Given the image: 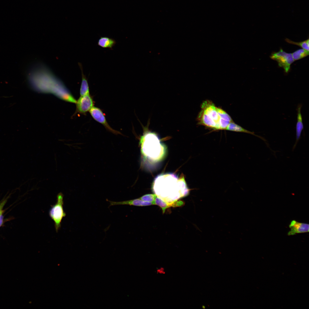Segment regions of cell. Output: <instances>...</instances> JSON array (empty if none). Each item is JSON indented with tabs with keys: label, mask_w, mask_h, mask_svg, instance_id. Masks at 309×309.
<instances>
[{
	"label": "cell",
	"mask_w": 309,
	"mask_h": 309,
	"mask_svg": "<svg viewBox=\"0 0 309 309\" xmlns=\"http://www.w3.org/2000/svg\"><path fill=\"white\" fill-rule=\"evenodd\" d=\"M155 205L160 207L162 209L163 213H164L166 209L171 207H175L182 205L183 204L182 201H174L169 203L164 201L161 198L157 197L155 201Z\"/></svg>",
	"instance_id": "obj_12"
},
{
	"label": "cell",
	"mask_w": 309,
	"mask_h": 309,
	"mask_svg": "<svg viewBox=\"0 0 309 309\" xmlns=\"http://www.w3.org/2000/svg\"><path fill=\"white\" fill-rule=\"evenodd\" d=\"M28 79L35 90L52 93L65 101L76 103L77 101L64 84L46 68L40 67L33 70L29 73Z\"/></svg>",
	"instance_id": "obj_1"
},
{
	"label": "cell",
	"mask_w": 309,
	"mask_h": 309,
	"mask_svg": "<svg viewBox=\"0 0 309 309\" xmlns=\"http://www.w3.org/2000/svg\"><path fill=\"white\" fill-rule=\"evenodd\" d=\"M6 202V199H4L0 202V215L4 212V210L3 209Z\"/></svg>",
	"instance_id": "obj_19"
},
{
	"label": "cell",
	"mask_w": 309,
	"mask_h": 309,
	"mask_svg": "<svg viewBox=\"0 0 309 309\" xmlns=\"http://www.w3.org/2000/svg\"><path fill=\"white\" fill-rule=\"evenodd\" d=\"M309 39L301 42H296L293 41L290 39L286 38L285 39L286 41L291 44L296 45L301 47L302 49L309 51Z\"/></svg>",
	"instance_id": "obj_17"
},
{
	"label": "cell",
	"mask_w": 309,
	"mask_h": 309,
	"mask_svg": "<svg viewBox=\"0 0 309 309\" xmlns=\"http://www.w3.org/2000/svg\"><path fill=\"white\" fill-rule=\"evenodd\" d=\"M64 195L61 193H59L57 196V201L52 205L49 211V215L54 223L56 231L57 232L61 227V223L63 218L66 215L64 208Z\"/></svg>",
	"instance_id": "obj_5"
},
{
	"label": "cell",
	"mask_w": 309,
	"mask_h": 309,
	"mask_svg": "<svg viewBox=\"0 0 309 309\" xmlns=\"http://www.w3.org/2000/svg\"><path fill=\"white\" fill-rule=\"evenodd\" d=\"M78 64L82 74V82L80 90V96H82L90 94L89 89L87 78L83 73L82 65L80 63H78Z\"/></svg>",
	"instance_id": "obj_14"
},
{
	"label": "cell",
	"mask_w": 309,
	"mask_h": 309,
	"mask_svg": "<svg viewBox=\"0 0 309 309\" xmlns=\"http://www.w3.org/2000/svg\"><path fill=\"white\" fill-rule=\"evenodd\" d=\"M289 226L290 230L288 233V235L309 231L308 224L300 223L293 220L290 222Z\"/></svg>",
	"instance_id": "obj_9"
},
{
	"label": "cell",
	"mask_w": 309,
	"mask_h": 309,
	"mask_svg": "<svg viewBox=\"0 0 309 309\" xmlns=\"http://www.w3.org/2000/svg\"><path fill=\"white\" fill-rule=\"evenodd\" d=\"M302 104H298L296 110L297 111V121L296 125V140L293 149L295 148L300 138L302 130L304 129V125L303 123L302 118L301 110L302 106Z\"/></svg>",
	"instance_id": "obj_11"
},
{
	"label": "cell",
	"mask_w": 309,
	"mask_h": 309,
	"mask_svg": "<svg viewBox=\"0 0 309 309\" xmlns=\"http://www.w3.org/2000/svg\"><path fill=\"white\" fill-rule=\"evenodd\" d=\"M76 104V112L85 115L94 106V102L89 94L80 96Z\"/></svg>",
	"instance_id": "obj_7"
},
{
	"label": "cell",
	"mask_w": 309,
	"mask_h": 309,
	"mask_svg": "<svg viewBox=\"0 0 309 309\" xmlns=\"http://www.w3.org/2000/svg\"><path fill=\"white\" fill-rule=\"evenodd\" d=\"M157 273L158 274L163 275L165 273V271L164 268L163 267H161L158 268L156 271Z\"/></svg>",
	"instance_id": "obj_20"
},
{
	"label": "cell",
	"mask_w": 309,
	"mask_h": 309,
	"mask_svg": "<svg viewBox=\"0 0 309 309\" xmlns=\"http://www.w3.org/2000/svg\"><path fill=\"white\" fill-rule=\"evenodd\" d=\"M139 144L141 154L144 160L155 163L165 158L167 147L161 142L156 134L150 132L145 133L140 138Z\"/></svg>",
	"instance_id": "obj_4"
},
{
	"label": "cell",
	"mask_w": 309,
	"mask_h": 309,
	"mask_svg": "<svg viewBox=\"0 0 309 309\" xmlns=\"http://www.w3.org/2000/svg\"><path fill=\"white\" fill-rule=\"evenodd\" d=\"M198 116L199 124L215 130H225L233 120L225 110L216 107L211 101H204Z\"/></svg>",
	"instance_id": "obj_3"
},
{
	"label": "cell",
	"mask_w": 309,
	"mask_h": 309,
	"mask_svg": "<svg viewBox=\"0 0 309 309\" xmlns=\"http://www.w3.org/2000/svg\"><path fill=\"white\" fill-rule=\"evenodd\" d=\"M3 214V213H2L0 215V227L2 225L4 222V216Z\"/></svg>",
	"instance_id": "obj_21"
},
{
	"label": "cell",
	"mask_w": 309,
	"mask_h": 309,
	"mask_svg": "<svg viewBox=\"0 0 309 309\" xmlns=\"http://www.w3.org/2000/svg\"><path fill=\"white\" fill-rule=\"evenodd\" d=\"M152 188L157 197L165 201L167 199L175 201L187 195L190 191L183 175L179 177L173 173L159 175L154 181Z\"/></svg>",
	"instance_id": "obj_2"
},
{
	"label": "cell",
	"mask_w": 309,
	"mask_h": 309,
	"mask_svg": "<svg viewBox=\"0 0 309 309\" xmlns=\"http://www.w3.org/2000/svg\"><path fill=\"white\" fill-rule=\"evenodd\" d=\"M157 195L155 194H148L144 195L139 198L145 201L151 202L155 205V201Z\"/></svg>",
	"instance_id": "obj_18"
},
{
	"label": "cell",
	"mask_w": 309,
	"mask_h": 309,
	"mask_svg": "<svg viewBox=\"0 0 309 309\" xmlns=\"http://www.w3.org/2000/svg\"><path fill=\"white\" fill-rule=\"evenodd\" d=\"M294 61L303 58L309 55V51L303 49L296 50L292 54Z\"/></svg>",
	"instance_id": "obj_16"
},
{
	"label": "cell",
	"mask_w": 309,
	"mask_h": 309,
	"mask_svg": "<svg viewBox=\"0 0 309 309\" xmlns=\"http://www.w3.org/2000/svg\"><path fill=\"white\" fill-rule=\"evenodd\" d=\"M109 207L118 205H128L136 206H145L153 205L151 202L144 201L139 198L121 201H113L107 200Z\"/></svg>",
	"instance_id": "obj_10"
},
{
	"label": "cell",
	"mask_w": 309,
	"mask_h": 309,
	"mask_svg": "<svg viewBox=\"0 0 309 309\" xmlns=\"http://www.w3.org/2000/svg\"><path fill=\"white\" fill-rule=\"evenodd\" d=\"M225 130L231 131L242 132L251 134L257 136L266 142V140L263 137L255 134L254 132L249 131L235 123L233 121L231 122L228 125Z\"/></svg>",
	"instance_id": "obj_13"
},
{
	"label": "cell",
	"mask_w": 309,
	"mask_h": 309,
	"mask_svg": "<svg viewBox=\"0 0 309 309\" xmlns=\"http://www.w3.org/2000/svg\"><path fill=\"white\" fill-rule=\"evenodd\" d=\"M270 57L276 61L279 66L282 68L286 73L288 72L291 64L295 61L291 53H287L282 48L277 52L272 53Z\"/></svg>",
	"instance_id": "obj_6"
},
{
	"label": "cell",
	"mask_w": 309,
	"mask_h": 309,
	"mask_svg": "<svg viewBox=\"0 0 309 309\" xmlns=\"http://www.w3.org/2000/svg\"><path fill=\"white\" fill-rule=\"evenodd\" d=\"M89 112L93 119L102 124L108 130L115 134H121L119 132L114 130L110 127L103 112L100 108L93 106Z\"/></svg>",
	"instance_id": "obj_8"
},
{
	"label": "cell",
	"mask_w": 309,
	"mask_h": 309,
	"mask_svg": "<svg viewBox=\"0 0 309 309\" xmlns=\"http://www.w3.org/2000/svg\"><path fill=\"white\" fill-rule=\"evenodd\" d=\"M116 43L115 39L108 37H101L98 41V45L103 48L112 49Z\"/></svg>",
	"instance_id": "obj_15"
}]
</instances>
